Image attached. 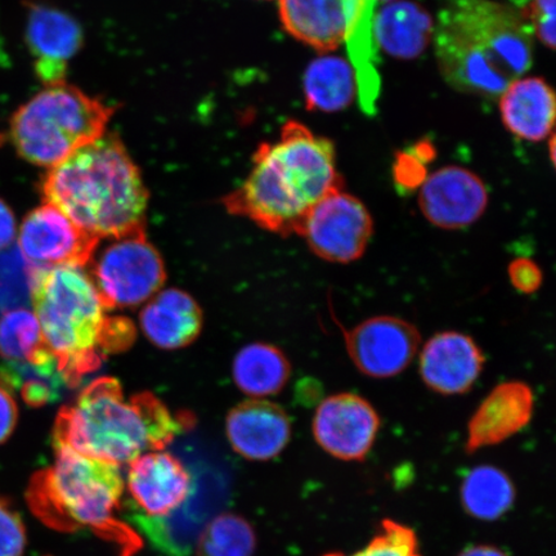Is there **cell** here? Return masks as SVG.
<instances>
[{
  "mask_svg": "<svg viewBox=\"0 0 556 556\" xmlns=\"http://www.w3.org/2000/svg\"><path fill=\"white\" fill-rule=\"evenodd\" d=\"M534 403L532 388L523 381L493 388L470 417L465 450L472 454L510 440L531 422Z\"/></svg>",
  "mask_w": 556,
  "mask_h": 556,
  "instance_id": "e0dca14e",
  "label": "cell"
},
{
  "mask_svg": "<svg viewBox=\"0 0 556 556\" xmlns=\"http://www.w3.org/2000/svg\"><path fill=\"white\" fill-rule=\"evenodd\" d=\"M92 280L106 308H130L162 289L165 267L144 232L115 239L93 255Z\"/></svg>",
  "mask_w": 556,
  "mask_h": 556,
  "instance_id": "ba28073f",
  "label": "cell"
},
{
  "mask_svg": "<svg viewBox=\"0 0 556 556\" xmlns=\"http://www.w3.org/2000/svg\"><path fill=\"white\" fill-rule=\"evenodd\" d=\"M520 12L542 45L555 48V0H531Z\"/></svg>",
  "mask_w": 556,
  "mask_h": 556,
  "instance_id": "d6a6232c",
  "label": "cell"
},
{
  "mask_svg": "<svg viewBox=\"0 0 556 556\" xmlns=\"http://www.w3.org/2000/svg\"><path fill=\"white\" fill-rule=\"evenodd\" d=\"M348 356L361 374L372 379H391L412 365L420 348L415 325L395 316L365 319L344 331Z\"/></svg>",
  "mask_w": 556,
  "mask_h": 556,
  "instance_id": "30bf717a",
  "label": "cell"
},
{
  "mask_svg": "<svg viewBox=\"0 0 556 556\" xmlns=\"http://www.w3.org/2000/svg\"><path fill=\"white\" fill-rule=\"evenodd\" d=\"M45 345L38 318L33 312L20 308L0 317V356L9 363H24Z\"/></svg>",
  "mask_w": 556,
  "mask_h": 556,
  "instance_id": "f1b7e54d",
  "label": "cell"
},
{
  "mask_svg": "<svg viewBox=\"0 0 556 556\" xmlns=\"http://www.w3.org/2000/svg\"><path fill=\"white\" fill-rule=\"evenodd\" d=\"M18 419V409L15 399L9 389L0 384V444L10 440L15 432Z\"/></svg>",
  "mask_w": 556,
  "mask_h": 556,
  "instance_id": "e575fe53",
  "label": "cell"
},
{
  "mask_svg": "<svg viewBox=\"0 0 556 556\" xmlns=\"http://www.w3.org/2000/svg\"><path fill=\"white\" fill-rule=\"evenodd\" d=\"M127 482L138 516L151 519L170 517L192 490L190 472L166 452H149L131 462Z\"/></svg>",
  "mask_w": 556,
  "mask_h": 556,
  "instance_id": "9a60e30c",
  "label": "cell"
},
{
  "mask_svg": "<svg viewBox=\"0 0 556 556\" xmlns=\"http://www.w3.org/2000/svg\"><path fill=\"white\" fill-rule=\"evenodd\" d=\"M489 205V192L477 174L450 165L424 180L419 193L420 211L433 226L464 229L482 217Z\"/></svg>",
  "mask_w": 556,
  "mask_h": 556,
  "instance_id": "4fadbf2b",
  "label": "cell"
},
{
  "mask_svg": "<svg viewBox=\"0 0 556 556\" xmlns=\"http://www.w3.org/2000/svg\"><path fill=\"white\" fill-rule=\"evenodd\" d=\"M31 302L48 350L58 357L70 387H78L106 357L109 309L92 277L78 266L38 268Z\"/></svg>",
  "mask_w": 556,
  "mask_h": 556,
  "instance_id": "8992f818",
  "label": "cell"
},
{
  "mask_svg": "<svg viewBox=\"0 0 556 556\" xmlns=\"http://www.w3.org/2000/svg\"><path fill=\"white\" fill-rule=\"evenodd\" d=\"M378 0H344V43L356 80L361 109L367 115L378 113L381 92L375 16Z\"/></svg>",
  "mask_w": 556,
  "mask_h": 556,
  "instance_id": "d6986e66",
  "label": "cell"
},
{
  "mask_svg": "<svg viewBox=\"0 0 556 556\" xmlns=\"http://www.w3.org/2000/svg\"><path fill=\"white\" fill-rule=\"evenodd\" d=\"M342 189L333 144L290 121L278 141L260 146L245 182L229 193L224 204L229 213L269 232L299 235L312 207Z\"/></svg>",
  "mask_w": 556,
  "mask_h": 556,
  "instance_id": "6da1fadb",
  "label": "cell"
},
{
  "mask_svg": "<svg viewBox=\"0 0 556 556\" xmlns=\"http://www.w3.org/2000/svg\"><path fill=\"white\" fill-rule=\"evenodd\" d=\"M303 87L307 108L328 114L350 106L357 93L350 62L336 55L313 61L305 72Z\"/></svg>",
  "mask_w": 556,
  "mask_h": 556,
  "instance_id": "484cf974",
  "label": "cell"
},
{
  "mask_svg": "<svg viewBox=\"0 0 556 556\" xmlns=\"http://www.w3.org/2000/svg\"><path fill=\"white\" fill-rule=\"evenodd\" d=\"M10 55L5 50L4 39L2 37V33H0V67H9L10 66Z\"/></svg>",
  "mask_w": 556,
  "mask_h": 556,
  "instance_id": "74e56055",
  "label": "cell"
},
{
  "mask_svg": "<svg viewBox=\"0 0 556 556\" xmlns=\"http://www.w3.org/2000/svg\"><path fill=\"white\" fill-rule=\"evenodd\" d=\"M484 364L482 348L468 333L441 331L424 344L419 372L430 391L442 395H460L476 386Z\"/></svg>",
  "mask_w": 556,
  "mask_h": 556,
  "instance_id": "5bb4252c",
  "label": "cell"
},
{
  "mask_svg": "<svg viewBox=\"0 0 556 556\" xmlns=\"http://www.w3.org/2000/svg\"><path fill=\"white\" fill-rule=\"evenodd\" d=\"M465 511L485 521L505 516L516 503V485L503 469L479 465L464 477L460 489Z\"/></svg>",
  "mask_w": 556,
  "mask_h": 556,
  "instance_id": "4316f807",
  "label": "cell"
},
{
  "mask_svg": "<svg viewBox=\"0 0 556 556\" xmlns=\"http://www.w3.org/2000/svg\"><path fill=\"white\" fill-rule=\"evenodd\" d=\"M101 240L74 224L50 204L34 208L21 225L18 250L27 261L41 266L85 267Z\"/></svg>",
  "mask_w": 556,
  "mask_h": 556,
  "instance_id": "7c38bea8",
  "label": "cell"
},
{
  "mask_svg": "<svg viewBox=\"0 0 556 556\" xmlns=\"http://www.w3.org/2000/svg\"><path fill=\"white\" fill-rule=\"evenodd\" d=\"M227 437L232 448L249 460H273L290 442L291 420L276 403L242 402L227 416Z\"/></svg>",
  "mask_w": 556,
  "mask_h": 556,
  "instance_id": "ac0fdd59",
  "label": "cell"
},
{
  "mask_svg": "<svg viewBox=\"0 0 556 556\" xmlns=\"http://www.w3.org/2000/svg\"><path fill=\"white\" fill-rule=\"evenodd\" d=\"M530 24L491 0H450L438 13L433 39L444 80L458 92L498 99L533 64Z\"/></svg>",
  "mask_w": 556,
  "mask_h": 556,
  "instance_id": "7a4b0ae2",
  "label": "cell"
},
{
  "mask_svg": "<svg viewBox=\"0 0 556 556\" xmlns=\"http://www.w3.org/2000/svg\"><path fill=\"white\" fill-rule=\"evenodd\" d=\"M41 197L99 240L144 232L149 191L115 134H104L48 169Z\"/></svg>",
  "mask_w": 556,
  "mask_h": 556,
  "instance_id": "3957f363",
  "label": "cell"
},
{
  "mask_svg": "<svg viewBox=\"0 0 556 556\" xmlns=\"http://www.w3.org/2000/svg\"><path fill=\"white\" fill-rule=\"evenodd\" d=\"M232 372L241 392L263 399L278 394L287 387L291 367L288 357L277 346L253 343L236 354Z\"/></svg>",
  "mask_w": 556,
  "mask_h": 556,
  "instance_id": "d4e9b609",
  "label": "cell"
},
{
  "mask_svg": "<svg viewBox=\"0 0 556 556\" xmlns=\"http://www.w3.org/2000/svg\"><path fill=\"white\" fill-rule=\"evenodd\" d=\"M38 268L18 249L0 253V315L20 309L31 301Z\"/></svg>",
  "mask_w": 556,
  "mask_h": 556,
  "instance_id": "f546056e",
  "label": "cell"
},
{
  "mask_svg": "<svg viewBox=\"0 0 556 556\" xmlns=\"http://www.w3.org/2000/svg\"><path fill=\"white\" fill-rule=\"evenodd\" d=\"M513 288L521 294H533L541 288L544 274L536 262L530 258L514 260L507 268Z\"/></svg>",
  "mask_w": 556,
  "mask_h": 556,
  "instance_id": "836d02e7",
  "label": "cell"
},
{
  "mask_svg": "<svg viewBox=\"0 0 556 556\" xmlns=\"http://www.w3.org/2000/svg\"><path fill=\"white\" fill-rule=\"evenodd\" d=\"M324 556H422L419 540L413 528L392 519L382 520L379 531L361 548L352 554L330 553Z\"/></svg>",
  "mask_w": 556,
  "mask_h": 556,
  "instance_id": "4dcf8cb0",
  "label": "cell"
},
{
  "mask_svg": "<svg viewBox=\"0 0 556 556\" xmlns=\"http://www.w3.org/2000/svg\"><path fill=\"white\" fill-rule=\"evenodd\" d=\"M432 16L417 3L394 0L375 16L377 43L393 58L412 60L426 51L433 38Z\"/></svg>",
  "mask_w": 556,
  "mask_h": 556,
  "instance_id": "603a6c76",
  "label": "cell"
},
{
  "mask_svg": "<svg viewBox=\"0 0 556 556\" xmlns=\"http://www.w3.org/2000/svg\"><path fill=\"white\" fill-rule=\"evenodd\" d=\"M26 546L23 517L9 498L0 495V556H24Z\"/></svg>",
  "mask_w": 556,
  "mask_h": 556,
  "instance_id": "1f68e13d",
  "label": "cell"
},
{
  "mask_svg": "<svg viewBox=\"0 0 556 556\" xmlns=\"http://www.w3.org/2000/svg\"><path fill=\"white\" fill-rule=\"evenodd\" d=\"M457 556H509L503 548L493 545H475L464 548Z\"/></svg>",
  "mask_w": 556,
  "mask_h": 556,
  "instance_id": "8d00e7d4",
  "label": "cell"
},
{
  "mask_svg": "<svg viewBox=\"0 0 556 556\" xmlns=\"http://www.w3.org/2000/svg\"><path fill=\"white\" fill-rule=\"evenodd\" d=\"M507 130L526 141H544L553 134L555 96L541 78H520L498 97Z\"/></svg>",
  "mask_w": 556,
  "mask_h": 556,
  "instance_id": "44dd1931",
  "label": "cell"
},
{
  "mask_svg": "<svg viewBox=\"0 0 556 556\" xmlns=\"http://www.w3.org/2000/svg\"><path fill=\"white\" fill-rule=\"evenodd\" d=\"M25 37L34 58L35 74L45 87L66 81L68 61L83 46L78 21L52 7L30 4Z\"/></svg>",
  "mask_w": 556,
  "mask_h": 556,
  "instance_id": "2e32d148",
  "label": "cell"
},
{
  "mask_svg": "<svg viewBox=\"0 0 556 556\" xmlns=\"http://www.w3.org/2000/svg\"><path fill=\"white\" fill-rule=\"evenodd\" d=\"M16 218L11 207L0 199V252L9 249L16 238Z\"/></svg>",
  "mask_w": 556,
  "mask_h": 556,
  "instance_id": "d590c367",
  "label": "cell"
},
{
  "mask_svg": "<svg viewBox=\"0 0 556 556\" xmlns=\"http://www.w3.org/2000/svg\"><path fill=\"white\" fill-rule=\"evenodd\" d=\"M372 233L370 212L363 201L343 189L313 206L299 232L319 260L337 264L363 258Z\"/></svg>",
  "mask_w": 556,
  "mask_h": 556,
  "instance_id": "9c48e42d",
  "label": "cell"
},
{
  "mask_svg": "<svg viewBox=\"0 0 556 556\" xmlns=\"http://www.w3.org/2000/svg\"><path fill=\"white\" fill-rule=\"evenodd\" d=\"M379 2V0H378ZM382 2H394V0H382Z\"/></svg>",
  "mask_w": 556,
  "mask_h": 556,
  "instance_id": "ab89813d",
  "label": "cell"
},
{
  "mask_svg": "<svg viewBox=\"0 0 556 556\" xmlns=\"http://www.w3.org/2000/svg\"><path fill=\"white\" fill-rule=\"evenodd\" d=\"M278 12L291 37L319 52L344 43V0H280Z\"/></svg>",
  "mask_w": 556,
  "mask_h": 556,
  "instance_id": "7402d4cb",
  "label": "cell"
},
{
  "mask_svg": "<svg viewBox=\"0 0 556 556\" xmlns=\"http://www.w3.org/2000/svg\"><path fill=\"white\" fill-rule=\"evenodd\" d=\"M380 416L363 395L338 393L319 402L312 432L326 454L342 462H363L380 432Z\"/></svg>",
  "mask_w": 556,
  "mask_h": 556,
  "instance_id": "8fae6325",
  "label": "cell"
},
{
  "mask_svg": "<svg viewBox=\"0 0 556 556\" xmlns=\"http://www.w3.org/2000/svg\"><path fill=\"white\" fill-rule=\"evenodd\" d=\"M548 144H551V159L553 164H555V134L551 135V141H548Z\"/></svg>",
  "mask_w": 556,
  "mask_h": 556,
  "instance_id": "f35d334b",
  "label": "cell"
},
{
  "mask_svg": "<svg viewBox=\"0 0 556 556\" xmlns=\"http://www.w3.org/2000/svg\"><path fill=\"white\" fill-rule=\"evenodd\" d=\"M0 384L17 391L31 407H41L59 401L65 389L72 388L58 357L41 346L24 363H9L0 367Z\"/></svg>",
  "mask_w": 556,
  "mask_h": 556,
  "instance_id": "cb8c5ba5",
  "label": "cell"
},
{
  "mask_svg": "<svg viewBox=\"0 0 556 556\" xmlns=\"http://www.w3.org/2000/svg\"><path fill=\"white\" fill-rule=\"evenodd\" d=\"M190 414H174L149 392L125 399L121 382H90L72 405L61 409L53 428L54 448L97 458L116 467L144 452L163 450L193 427Z\"/></svg>",
  "mask_w": 556,
  "mask_h": 556,
  "instance_id": "277c9868",
  "label": "cell"
},
{
  "mask_svg": "<svg viewBox=\"0 0 556 556\" xmlns=\"http://www.w3.org/2000/svg\"><path fill=\"white\" fill-rule=\"evenodd\" d=\"M256 534L245 518L222 514L208 521L200 532L198 556H253Z\"/></svg>",
  "mask_w": 556,
  "mask_h": 556,
  "instance_id": "83f0119b",
  "label": "cell"
},
{
  "mask_svg": "<svg viewBox=\"0 0 556 556\" xmlns=\"http://www.w3.org/2000/svg\"><path fill=\"white\" fill-rule=\"evenodd\" d=\"M55 452L52 467L35 472L27 486L34 516L55 531L90 530L124 556L136 553L141 540L117 518L124 493L119 467L67 448Z\"/></svg>",
  "mask_w": 556,
  "mask_h": 556,
  "instance_id": "5b68a950",
  "label": "cell"
},
{
  "mask_svg": "<svg viewBox=\"0 0 556 556\" xmlns=\"http://www.w3.org/2000/svg\"><path fill=\"white\" fill-rule=\"evenodd\" d=\"M139 323L152 344L173 351L197 340L203 328V313L191 295L179 289H169L146 305Z\"/></svg>",
  "mask_w": 556,
  "mask_h": 556,
  "instance_id": "ffe728a7",
  "label": "cell"
},
{
  "mask_svg": "<svg viewBox=\"0 0 556 556\" xmlns=\"http://www.w3.org/2000/svg\"><path fill=\"white\" fill-rule=\"evenodd\" d=\"M114 113L66 81L48 86L12 116L11 141L27 163L51 169L106 134Z\"/></svg>",
  "mask_w": 556,
  "mask_h": 556,
  "instance_id": "52a82bcc",
  "label": "cell"
}]
</instances>
